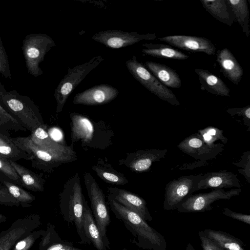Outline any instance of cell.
<instances>
[{
    "mask_svg": "<svg viewBox=\"0 0 250 250\" xmlns=\"http://www.w3.org/2000/svg\"><path fill=\"white\" fill-rule=\"evenodd\" d=\"M107 204L115 216L131 233L132 243L145 250H167V243L164 236L150 227L134 212L125 208L107 195Z\"/></svg>",
    "mask_w": 250,
    "mask_h": 250,
    "instance_id": "6da1fadb",
    "label": "cell"
},
{
    "mask_svg": "<svg viewBox=\"0 0 250 250\" xmlns=\"http://www.w3.org/2000/svg\"><path fill=\"white\" fill-rule=\"evenodd\" d=\"M60 212L64 220L74 224L80 237L79 243L91 244L83 228L84 205L86 201L82 192L81 178L78 173L65 183L59 194Z\"/></svg>",
    "mask_w": 250,
    "mask_h": 250,
    "instance_id": "7a4b0ae2",
    "label": "cell"
},
{
    "mask_svg": "<svg viewBox=\"0 0 250 250\" xmlns=\"http://www.w3.org/2000/svg\"><path fill=\"white\" fill-rule=\"evenodd\" d=\"M0 104L31 133L44 123L38 107L29 97L7 91L0 82Z\"/></svg>",
    "mask_w": 250,
    "mask_h": 250,
    "instance_id": "3957f363",
    "label": "cell"
},
{
    "mask_svg": "<svg viewBox=\"0 0 250 250\" xmlns=\"http://www.w3.org/2000/svg\"><path fill=\"white\" fill-rule=\"evenodd\" d=\"M12 141L31 157L32 167L46 172H51L62 164L72 162L77 159L75 151L51 152L36 146L30 136L11 137Z\"/></svg>",
    "mask_w": 250,
    "mask_h": 250,
    "instance_id": "277c9868",
    "label": "cell"
},
{
    "mask_svg": "<svg viewBox=\"0 0 250 250\" xmlns=\"http://www.w3.org/2000/svg\"><path fill=\"white\" fill-rule=\"evenodd\" d=\"M55 45L53 39L45 34H30L25 37L22 49L27 70L31 75L38 77L42 74L40 64L47 53Z\"/></svg>",
    "mask_w": 250,
    "mask_h": 250,
    "instance_id": "5b68a950",
    "label": "cell"
},
{
    "mask_svg": "<svg viewBox=\"0 0 250 250\" xmlns=\"http://www.w3.org/2000/svg\"><path fill=\"white\" fill-rule=\"evenodd\" d=\"M104 60V59L102 56L98 55L91 58L87 62L68 69L67 73L60 81L55 91L57 112L62 111L71 93L85 77Z\"/></svg>",
    "mask_w": 250,
    "mask_h": 250,
    "instance_id": "8992f818",
    "label": "cell"
},
{
    "mask_svg": "<svg viewBox=\"0 0 250 250\" xmlns=\"http://www.w3.org/2000/svg\"><path fill=\"white\" fill-rule=\"evenodd\" d=\"M125 65L133 77L152 94L172 105H180V102L174 93L139 62L135 56L126 61Z\"/></svg>",
    "mask_w": 250,
    "mask_h": 250,
    "instance_id": "52a82bcc",
    "label": "cell"
},
{
    "mask_svg": "<svg viewBox=\"0 0 250 250\" xmlns=\"http://www.w3.org/2000/svg\"><path fill=\"white\" fill-rule=\"evenodd\" d=\"M84 183L90 202L92 213L101 235L108 238L107 228L110 219L105 195L96 181L89 173L85 172Z\"/></svg>",
    "mask_w": 250,
    "mask_h": 250,
    "instance_id": "ba28073f",
    "label": "cell"
},
{
    "mask_svg": "<svg viewBox=\"0 0 250 250\" xmlns=\"http://www.w3.org/2000/svg\"><path fill=\"white\" fill-rule=\"evenodd\" d=\"M240 188L225 191L223 188L213 189L209 192L191 194L184 200L176 209L181 213L202 212L211 210V205L219 200H229L240 195Z\"/></svg>",
    "mask_w": 250,
    "mask_h": 250,
    "instance_id": "9c48e42d",
    "label": "cell"
},
{
    "mask_svg": "<svg viewBox=\"0 0 250 250\" xmlns=\"http://www.w3.org/2000/svg\"><path fill=\"white\" fill-rule=\"evenodd\" d=\"M202 175L198 174L182 176L167 184L164 209L169 211L176 209L184 200L196 191V185Z\"/></svg>",
    "mask_w": 250,
    "mask_h": 250,
    "instance_id": "30bf717a",
    "label": "cell"
},
{
    "mask_svg": "<svg viewBox=\"0 0 250 250\" xmlns=\"http://www.w3.org/2000/svg\"><path fill=\"white\" fill-rule=\"evenodd\" d=\"M41 224L40 215L37 213L18 218L8 229L0 232V250H11L19 241L39 228Z\"/></svg>",
    "mask_w": 250,
    "mask_h": 250,
    "instance_id": "8fae6325",
    "label": "cell"
},
{
    "mask_svg": "<svg viewBox=\"0 0 250 250\" xmlns=\"http://www.w3.org/2000/svg\"><path fill=\"white\" fill-rule=\"evenodd\" d=\"M156 38V36L155 33L141 34L135 32L124 31L120 30L99 31L92 37L94 41L113 49L125 47L143 40H153Z\"/></svg>",
    "mask_w": 250,
    "mask_h": 250,
    "instance_id": "7c38bea8",
    "label": "cell"
},
{
    "mask_svg": "<svg viewBox=\"0 0 250 250\" xmlns=\"http://www.w3.org/2000/svg\"><path fill=\"white\" fill-rule=\"evenodd\" d=\"M167 152V149L137 150L126 154L124 159L119 161V164L125 166L135 172H147L150 170L153 163L160 161L165 158Z\"/></svg>",
    "mask_w": 250,
    "mask_h": 250,
    "instance_id": "4fadbf2b",
    "label": "cell"
},
{
    "mask_svg": "<svg viewBox=\"0 0 250 250\" xmlns=\"http://www.w3.org/2000/svg\"><path fill=\"white\" fill-rule=\"evenodd\" d=\"M224 146V144L219 143L214 148L209 147L197 132L186 138L177 146V147L185 153L202 161L215 158L223 150Z\"/></svg>",
    "mask_w": 250,
    "mask_h": 250,
    "instance_id": "5bb4252c",
    "label": "cell"
},
{
    "mask_svg": "<svg viewBox=\"0 0 250 250\" xmlns=\"http://www.w3.org/2000/svg\"><path fill=\"white\" fill-rule=\"evenodd\" d=\"M158 40L167 43L171 46L191 52L206 53L214 55L216 47L208 39L187 35H170L158 38Z\"/></svg>",
    "mask_w": 250,
    "mask_h": 250,
    "instance_id": "9a60e30c",
    "label": "cell"
},
{
    "mask_svg": "<svg viewBox=\"0 0 250 250\" xmlns=\"http://www.w3.org/2000/svg\"><path fill=\"white\" fill-rule=\"evenodd\" d=\"M118 94L116 88L108 84H101L78 93L74 97L73 103L75 104L102 105L110 102Z\"/></svg>",
    "mask_w": 250,
    "mask_h": 250,
    "instance_id": "2e32d148",
    "label": "cell"
},
{
    "mask_svg": "<svg viewBox=\"0 0 250 250\" xmlns=\"http://www.w3.org/2000/svg\"><path fill=\"white\" fill-rule=\"evenodd\" d=\"M108 195L129 210L139 215L145 221H151L152 217L147 207L146 202L138 195L118 188H107Z\"/></svg>",
    "mask_w": 250,
    "mask_h": 250,
    "instance_id": "e0dca14e",
    "label": "cell"
},
{
    "mask_svg": "<svg viewBox=\"0 0 250 250\" xmlns=\"http://www.w3.org/2000/svg\"><path fill=\"white\" fill-rule=\"evenodd\" d=\"M241 187L237 175L226 170L202 174L196 185V191L201 189Z\"/></svg>",
    "mask_w": 250,
    "mask_h": 250,
    "instance_id": "ac0fdd59",
    "label": "cell"
},
{
    "mask_svg": "<svg viewBox=\"0 0 250 250\" xmlns=\"http://www.w3.org/2000/svg\"><path fill=\"white\" fill-rule=\"evenodd\" d=\"M216 61L220 66V72L233 83L238 85L243 76L242 66L231 52L227 48L217 51Z\"/></svg>",
    "mask_w": 250,
    "mask_h": 250,
    "instance_id": "d6986e66",
    "label": "cell"
},
{
    "mask_svg": "<svg viewBox=\"0 0 250 250\" xmlns=\"http://www.w3.org/2000/svg\"><path fill=\"white\" fill-rule=\"evenodd\" d=\"M83 228L86 237L97 250L109 249V241L101 235L86 200L84 205Z\"/></svg>",
    "mask_w": 250,
    "mask_h": 250,
    "instance_id": "ffe728a7",
    "label": "cell"
},
{
    "mask_svg": "<svg viewBox=\"0 0 250 250\" xmlns=\"http://www.w3.org/2000/svg\"><path fill=\"white\" fill-rule=\"evenodd\" d=\"M200 88L216 96L230 97V89L223 80L208 70L195 68Z\"/></svg>",
    "mask_w": 250,
    "mask_h": 250,
    "instance_id": "44dd1931",
    "label": "cell"
},
{
    "mask_svg": "<svg viewBox=\"0 0 250 250\" xmlns=\"http://www.w3.org/2000/svg\"><path fill=\"white\" fill-rule=\"evenodd\" d=\"M70 117L72 144L80 140L83 143L89 142L94 133V127L91 121L85 116L75 112L70 113Z\"/></svg>",
    "mask_w": 250,
    "mask_h": 250,
    "instance_id": "7402d4cb",
    "label": "cell"
},
{
    "mask_svg": "<svg viewBox=\"0 0 250 250\" xmlns=\"http://www.w3.org/2000/svg\"><path fill=\"white\" fill-rule=\"evenodd\" d=\"M146 68L166 87L178 88L182 81L178 74L170 67L157 62L146 61Z\"/></svg>",
    "mask_w": 250,
    "mask_h": 250,
    "instance_id": "603a6c76",
    "label": "cell"
},
{
    "mask_svg": "<svg viewBox=\"0 0 250 250\" xmlns=\"http://www.w3.org/2000/svg\"><path fill=\"white\" fill-rule=\"evenodd\" d=\"M29 136L36 146L45 150L62 152L74 151L72 144L70 146H66L53 140L48 133L45 124L36 128Z\"/></svg>",
    "mask_w": 250,
    "mask_h": 250,
    "instance_id": "cb8c5ba5",
    "label": "cell"
},
{
    "mask_svg": "<svg viewBox=\"0 0 250 250\" xmlns=\"http://www.w3.org/2000/svg\"><path fill=\"white\" fill-rule=\"evenodd\" d=\"M9 161L20 177L22 187L34 192L44 191L45 180L42 173H36L17 162Z\"/></svg>",
    "mask_w": 250,
    "mask_h": 250,
    "instance_id": "d4e9b609",
    "label": "cell"
},
{
    "mask_svg": "<svg viewBox=\"0 0 250 250\" xmlns=\"http://www.w3.org/2000/svg\"><path fill=\"white\" fill-rule=\"evenodd\" d=\"M206 9L220 22L230 26L235 21L234 15L227 0H200Z\"/></svg>",
    "mask_w": 250,
    "mask_h": 250,
    "instance_id": "484cf974",
    "label": "cell"
},
{
    "mask_svg": "<svg viewBox=\"0 0 250 250\" xmlns=\"http://www.w3.org/2000/svg\"><path fill=\"white\" fill-rule=\"evenodd\" d=\"M142 52L148 56L157 58H166L178 60H187L189 56L182 51L173 48L171 46L160 43H146Z\"/></svg>",
    "mask_w": 250,
    "mask_h": 250,
    "instance_id": "4316f807",
    "label": "cell"
},
{
    "mask_svg": "<svg viewBox=\"0 0 250 250\" xmlns=\"http://www.w3.org/2000/svg\"><path fill=\"white\" fill-rule=\"evenodd\" d=\"M92 169L97 175L106 183L115 185H125L128 181L124 174L118 171L112 166L99 159Z\"/></svg>",
    "mask_w": 250,
    "mask_h": 250,
    "instance_id": "83f0119b",
    "label": "cell"
},
{
    "mask_svg": "<svg viewBox=\"0 0 250 250\" xmlns=\"http://www.w3.org/2000/svg\"><path fill=\"white\" fill-rule=\"evenodd\" d=\"M203 231L208 238L225 250H246L242 241L228 233L211 229Z\"/></svg>",
    "mask_w": 250,
    "mask_h": 250,
    "instance_id": "f1b7e54d",
    "label": "cell"
},
{
    "mask_svg": "<svg viewBox=\"0 0 250 250\" xmlns=\"http://www.w3.org/2000/svg\"><path fill=\"white\" fill-rule=\"evenodd\" d=\"M0 155L9 161L31 160L30 156L17 146L10 136L0 131Z\"/></svg>",
    "mask_w": 250,
    "mask_h": 250,
    "instance_id": "f546056e",
    "label": "cell"
},
{
    "mask_svg": "<svg viewBox=\"0 0 250 250\" xmlns=\"http://www.w3.org/2000/svg\"><path fill=\"white\" fill-rule=\"evenodd\" d=\"M0 183L7 189L10 194L20 203L22 208H29L36 197L30 192L15 184L5 175L0 172Z\"/></svg>",
    "mask_w": 250,
    "mask_h": 250,
    "instance_id": "4dcf8cb0",
    "label": "cell"
},
{
    "mask_svg": "<svg viewBox=\"0 0 250 250\" xmlns=\"http://www.w3.org/2000/svg\"><path fill=\"white\" fill-rule=\"evenodd\" d=\"M235 20L241 26L242 31L247 37L250 34L249 25L250 12L248 2L246 0H227Z\"/></svg>",
    "mask_w": 250,
    "mask_h": 250,
    "instance_id": "1f68e13d",
    "label": "cell"
},
{
    "mask_svg": "<svg viewBox=\"0 0 250 250\" xmlns=\"http://www.w3.org/2000/svg\"><path fill=\"white\" fill-rule=\"evenodd\" d=\"M27 129L0 104V131L9 135L10 131H24Z\"/></svg>",
    "mask_w": 250,
    "mask_h": 250,
    "instance_id": "d6a6232c",
    "label": "cell"
},
{
    "mask_svg": "<svg viewBox=\"0 0 250 250\" xmlns=\"http://www.w3.org/2000/svg\"><path fill=\"white\" fill-rule=\"evenodd\" d=\"M223 132V130L212 126L199 129L197 132L201 135L205 144L211 148H214L219 144V143H214L218 140H220L223 144L228 143V138L224 136Z\"/></svg>",
    "mask_w": 250,
    "mask_h": 250,
    "instance_id": "836d02e7",
    "label": "cell"
},
{
    "mask_svg": "<svg viewBox=\"0 0 250 250\" xmlns=\"http://www.w3.org/2000/svg\"><path fill=\"white\" fill-rule=\"evenodd\" d=\"M44 229H35L19 241L11 250H30L36 241L41 237Z\"/></svg>",
    "mask_w": 250,
    "mask_h": 250,
    "instance_id": "e575fe53",
    "label": "cell"
},
{
    "mask_svg": "<svg viewBox=\"0 0 250 250\" xmlns=\"http://www.w3.org/2000/svg\"><path fill=\"white\" fill-rule=\"evenodd\" d=\"M0 172L5 175L15 184L22 187L21 179L10 161L0 155Z\"/></svg>",
    "mask_w": 250,
    "mask_h": 250,
    "instance_id": "d590c367",
    "label": "cell"
},
{
    "mask_svg": "<svg viewBox=\"0 0 250 250\" xmlns=\"http://www.w3.org/2000/svg\"><path fill=\"white\" fill-rule=\"evenodd\" d=\"M232 164L241 167L238 169V172L244 176L249 183H250V151L244 152L241 158L237 162Z\"/></svg>",
    "mask_w": 250,
    "mask_h": 250,
    "instance_id": "8d00e7d4",
    "label": "cell"
},
{
    "mask_svg": "<svg viewBox=\"0 0 250 250\" xmlns=\"http://www.w3.org/2000/svg\"><path fill=\"white\" fill-rule=\"evenodd\" d=\"M0 73L5 78L11 77L8 58L0 37Z\"/></svg>",
    "mask_w": 250,
    "mask_h": 250,
    "instance_id": "74e56055",
    "label": "cell"
},
{
    "mask_svg": "<svg viewBox=\"0 0 250 250\" xmlns=\"http://www.w3.org/2000/svg\"><path fill=\"white\" fill-rule=\"evenodd\" d=\"M231 116L237 115L243 117L244 125L247 126L249 129L250 128V105L243 107L229 108L226 110Z\"/></svg>",
    "mask_w": 250,
    "mask_h": 250,
    "instance_id": "f35d334b",
    "label": "cell"
},
{
    "mask_svg": "<svg viewBox=\"0 0 250 250\" xmlns=\"http://www.w3.org/2000/svg\"><path fill=\"white\" fill-rule=\"evenodd\" d=\"M0 205L11 207L20 206V203L10 194L7 188L0 183Z\"/></svg>",
    "mask_w": 250,
    "mask_h": 250,
    "instance_id": "ab89813d",
    "label": "cell"
},
{
    "mask_svg": "<svg viewBox=\"0 0 250 250\" xmlns=\"http://www.w3.org/2000/svg\"><path fill=\"white\" fill-rule=\"evenodd\" d=\"M203 250H225L208 238L203 230L198 232Z\"/></svg>",
    "mask_w": 250,
    "mask_h": 250,
    "instance_id": "60d3db41",
    "label": "cell"
},
{
    "mask_svg": "<svg viewBox=\"0 0 250 250\" xmlns=\"http://www.w3.org/2000/svg\"><path fill=\"white\" fill-rule=\"evenodd\" d=\"M223 213L230 218L242 222L248 225H250V215L241 213L236 212L228 208H224Z\"/></svg>",
    "mask_w": 250,
    "mask_h": 250,
    "instance_id": "b9f144b4",
    "label": "cell"
},
{
    "mask_svg": "<svg viewBox=\"0 0 250 250\" xmlns=\"http://www.w3.org/2000/svg\"><path fill=\"white\" fill-rule=\"evenodd\" d=\"M47 132L50 138L57 143L61 144L60 142L63 140V133L59 128L53 127L47 130Z\"/></svg>",
    "mask_w": 250,
    "mask_h": 250,
    "instance_id": "7bdbcfd3",
    "label": "cell"
},
{
    "mask_svg": "<svg viewBox=\"0 0 250 250\" xmlns=\"http://www.w3.org/2000/svg\"><path fill=\"white\" fill-rule=\"evenodd\" d=\"M7 219V218L4 215L0 213V223L5 222Z\"/></svg>",
    "mask_w": 250,
    "mask_h": 250,
    "instance_id": "ee69618b",
    "label": "cell"
},
{
    "mask_svg": "<svg viewBox=\"0 0 250 250\" xmlns=\"http://www.w3.org/2000/svg\"><path fill=\"white\" fill-rule=\"evenodd\" d=\"M185 250H196L194 249V248L193 247L191 243H189L187 245Z\"/></svg>",
    "mask_w": 250,
    "mask_h": 250,
    "instance_id": "f6af8a7d",
    "label": "cell"
},
{
    "mask_svg": "<svg viewBox=\"0 0 250 250\" xmlns=\"http://www.w3.org/2000/svg\"><path fill=\"white\" fill-rule=\"evenodd\" d=\"M122 250H127V249H125V248H124V249H122Z\"/></svg>",
    "mask_w": 250,
    "mask_h": 250,
    "instance_id": "bcb514c9",
    "label": "cell"
},
{
    "mask_svg": "<svg viewBox=\"0 0 250 250\" xmlns=\"http://www.w3.org/2000/svg\"></svg>",
    "mask_w": 250,
    "mask_h": 250,
    "instance_id": "7dc6e473",
    "label": "cell"
}]
</instances>
